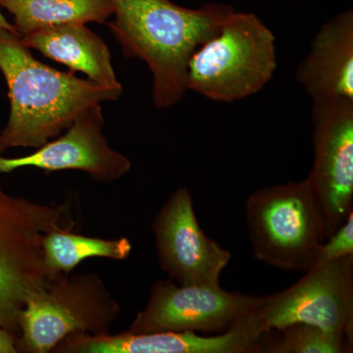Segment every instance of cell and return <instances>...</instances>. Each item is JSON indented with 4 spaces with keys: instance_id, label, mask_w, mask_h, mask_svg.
Segmentation results:
<instances>
[{
    "instance_id": "obj_19",
    "label": "cell",
    "mask_w": 353,
    "mask_h": 353,
    "mask_svg": "<svg viewBox=\"0 0 353 353\" xmlns=\"http://www.w3.org/2000/svg\"><path fill=\"white\" fill-rule=\"evenodd\" d=\"M0 353H18L16 339L12 334L0 328Z\"/></svg>"
},
{
    "instance_id": "obj_8",
    "label": "cell",
    "mask_w": 353,
    "mask_h": 353,
    "mask_svg": "<svg viewBox=\"0 0 353 353\" xmlns=\"http://www.w3.org/2000/svg\"><path fill=\"white\" fill-rule=\"evenodd\" d=\"M277 294L263 296L259 317L264 331L305 323L353 341V254L321 262Z\"/></svg>"
},
{
    "instance_id": "obj_12",
    "label": "cell",
    "mask_w": 353,
    "mask_h": 353,
    "mask_svg": "<svg viewBox=\"0 0 353 353\" xmlns=\"http://www.w3.org/2000/svg\"><path fill=\"white\" fill-rule=\"evenodd\" d=\"M265 333L256 313L233 329L218 334L194 332H129L101 336L69 334L54 353H250L261 352Z\"/></svg>"
},
{
    "instance_id": "obj_10",
    "label": "cell",
    "mask_w": 353,
    "mask_h": 353,
    "mask_svg": "<svg viewBox=\"0 0 353 353\" xmlns=\"http://www.w3.org/2000/svg\"><path fill=\"white\" fill-rule=\"evenodd\" d=\"M158 264L179 285H219L232 254L201 229L187 187L172 192L154 216Z\"/></svg>"
},
{
    "instance_id": "obj_1",
    "label": "cell",
    "mask_w": 353,
    "mask_h": 353,
    "mask_svg": "<svg viewBox=\"0 0 353 353\" xmlns=\"http://www.w3.org/2000/svg\"><path fill=\"white\" fill-rule=\"evenodd\" d=\"M0 71L10 102L8 121L0 132V154L10 148H41L68 129L85 109L117 101L123 94V87H104L43 63L15 32L3 28Z\"/></svg>"
},
{
    "instance_id": "obj_6",
    "label": "cell",
    "mask_w": 353,
    "mask_h": 353,
    "mask_svg": "<svg viewBox=\"0 0 353 353\" xmlns=\"http://www.w3.org/2000/svg\"><path fill=\"white\" fill-rule=\"evenodd\" d=\"M120 312V304L99 274H61L26 304L18 353L51 352L74 333L109 334Z\"/></svg>"
},
{
    "instance_id": "obj_2",
    "label": "cell",
    "mask_w": 353,
    "mask_h": 353,
    "mask_svg": "<svg viewBox=\"0 0 353 353\" xmlns=\"http://www.w3.org/2000/svg\"><path fill=\"white\" fill-rule=\"evenodd\" d=\"M106 22L123 54L148 65L155 108H173L187 94L185 75L194 51L212 37L234 11L229 4L187 8L172 0H112Z\"/></svg>"
},
{
    "instance_id": "obj_7",
    "label": "cell",
    "mask_w": 353,
    "mask_h": 353,
    "mask_svg": "<svg viewBox=\"0 0 353 353\" xmlns=\"http://www.w3.org/2000/svg\"><path fill=\"white\" fill-rule=\"evenodd\" d=\"M262 301L263 296L229 292L220 285H179L170 279H159L127 332L223 334L256 312Z\"/></svg>"
},
{
    "instance_id": "obj_17",
    "label": "cell",
    "mask_w": 353,
    "mask_h": 353,
    "mask_svg": "<svg viewBox=\"0 0 353 353\" xmlns=\"http://www.w3.org/2000/svg\"><path fill=\"white\" fill-rule=\"evenodd\" d=\"M272 345L267 343L262 352L271 353H341L348 350L350 341L343 334L327 331L305 323H294L282 330Z\"/></svg>"
},
{
    "instance_id": "obj_5",
    "label": "cell",
    "mask_w": 353,
    "mask_h": 353,
    "mask_svg": "<svg viewBox=\"0 0 353 353\" xmlns=\"http://www.w3.org/2000/svg\"><path fill=\"white\" fill-rule=\"evenodd\" d=\"M245 209L255 259L285 271L315 264L327 234L307 178L254 190Z\"/></svg>"
},
{
    "instance_id": "obj_20",
    "label": "cell",
    "mask_w": 353,
    "mask_h": 353,
    "mask_svg": "<svg viewBox=\"0 0 353 353\" xmlns=\"http://www.w3.org/2000/svg\"><path fill=\"white\" fill-rule=\"evenodd\" d=\"M0 28H3V29L10 30V31H14V28L12 24L8 21L6 20V18L4 17L3 14L0 11Z\"/></svg>"
},
{
    "instance_id": "obj_4",
    "label": "cell",
    "mask_w": 353,
    "mask_h": 353,
    "mask_svg": "<svg viewBox=\"0 0 353 353\" xmlns=\"http://www.w3.org/2000/svg\"><path fill=\"white\" fill-rule=\"evenodd\" d=\"M277 66L273 32L255 14L234 10L190 57L185 85L188 92L229 103L263 90Z\"/></svg>"
},
{
    "instance_id": "obj_3",
    "label": "cell",
    "mask_w": 353,
    "mask_h": 353,
    "mask_svg": "<svg viewBox=\"0 0 353 353\" xmlns=\"http://www.w3.org/2000/svg\"><path fill=\"white\" fill-rule=\"evenodd\" d=\"M72 216L71 201L44 204L0 189V328L16 341L30 297L57 277L44 261V238L75 227Z\"/></svg>"
},
{
    "instance_id": "obj_13",
    "label": "cell",
    "mask_w": 353,
    "mask_h": 353,
    "mask_svg": "<svg viewBox=\"0 0 353 353\" xmlns=\"http://www.w3.org/2000/svg\"><path fill=\"white\" fill-rule=\"evenodd\" d=\"M296 81L313 101L353 99V11L323 25L296 71Z\"/></svg>"
},
{
    "instance_id": "obj_15",
    "label": "cell",
    "mask_w": 353,
    "mask_h": 353,
    "mask_svg": "<svg viewBox=\"0 0 353 353\" xmlns=\"http://www.w3.org/2000/svg\"><path fill=\"white\" fill-rule=\"evenodd\" d=\"M0 8L13 16L19 37L50 26L103 24L114 13L112 0H0Z\"/></svg>"
},
{
    "instance_id": "obj_18",
    "label": "cell",
    "mask_w": 353,
    "mask_h": 353,
    "mask_svg": "<svg viewBox=\"0 0 353 353\" xmlns=\"http://www.w3.org/2000/svg\"><path fill=\"white\" fill-rule=\"evenodd\" d=\"M353 254V212L336 232L324 241L316 257V263L331 261Z\"/></svg>"
},
{
    "instance_id": "obj_11",
    "label": "cell",
    "mask_w": 353,
    "mask_h": 353,
    "mask_svg": "<svg viewBox=\"0 0 353 353\" xmlns=\"http://www.w3.org/2000/svg\"><path fill=\"white\" fill-rule=\"evenodd\" d=\"M103 127L101 104L90 106L65 130V134L44 143L31 154L12 158L0 154V174L34 167L46 173L83 171L99 183L120 180L131 172L132 163L129 158L109 145Z\"/></svg>"
},
{
    "instance_id": "obj_16",
    "label": "cell",
    "mask_w": 353,
    "mask_h": 353,
    "mask_svg": "<svg viewBox=\"0 0 353 353\" xmlns=\"http://www.w3.org/2000/svg\"><path fill=\"white\" fill-rule=\"evenodd\" d=\"M72 229L55 230L44 238V261L54 275L71 273L81 262L92 257L125 260L131 254V241L124 236L92 238L72 233Z\"/></svg>"
},
{
    "instance_id": "obj_9",
    "label": "cell",
    "mask_w": 353,
    "mask_h": 353,
    "mask_svg": "<svg viewBox=\"0 0 353 353\" xmlns=\"http://www.w3.org/2000/svg\"><path fill=\"white\" fill-rule=\"evenodd\" d=\"M314 161L306 176L327 239L353 212V99L313 101Z\"/></svg>"
},
{
    "instance_id": "obj_14",
    "label": "cell",
    "mask_w": 353,
    "mask_h": 353,
    "mask_svg": "<svg viewBox=\"0 0 353 353\" xmlns=\"http://www.w3.org/2000/svg\"><path fill=\"white\" fill-rule=\"evenodd\" d=\"M30 50L59 62L88 80L109 88H121L105 41L83 24H62L41 28L19 37Z\"/></svg>"
}]
</instances>
